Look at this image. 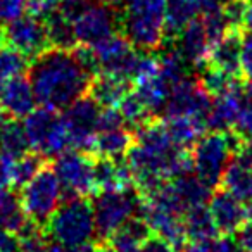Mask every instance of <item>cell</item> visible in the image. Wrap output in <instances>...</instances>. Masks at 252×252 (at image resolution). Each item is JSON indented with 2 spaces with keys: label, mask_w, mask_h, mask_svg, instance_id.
Masks as SVG:
<instances>
[{
  "label": "cell",
  "mask_w": 252,
  "mask_h": 252,
  "mask_svg": "<svg viewBox=\"0 0 252 252\" xmlns=\"http://www.w3.org/2000/svg\"><path fill=\"white\" fill-rule=\"evenodd\" d=\"M28 78L36 102L45 107L64 111L88 94L92 76L81 67L73 50L50 47L32 61Z\"/></svg>",
  "instance_id": "1"
},
{
  "label": "cell",
  "mask_w": 252,
  "mask_h": 252,
  "mask_svg": "<svg viewBox=\"0 0 252 252\" xmlns=\"http://www.w3.org/2000/svg\"><path fill=\"white\" fill-rule=\"evenodd\" d=\"M166 4L168 0H125L121 32L135 49L156 52L166 40Z\"/></svg>",
  "instance_id": "2"
},
{
  "label": "cell",
  "mask_w": 252,
  "mask_h": 252,
  "mask_svg": "<svg viewBox=\"0 0 252 252\" xmlns=\"http://www.w3.org/2000/svg\"><path fill=\"white\" fill-rule=\"evenodd\" d=\"M49 238L64 247H78L97 238L94 204L90 197L63 199L56 213L45 224Z\"/></svg>",
  "instance_id": "3"
},
{
  "label": "cell",
  "mask_w": 252,
  "mask_h": 252,
  "mask_svg": "<svg viewBox=\"0 0 252 252\" xmlns=\"http://www.w3.org/2000/svg\"><path fill=\"white\" fill-rule=\"evenodd\" d=\"M95 214L97 242H104L131 216H138L142 207V195L137 187L130 189L100 190L92 195Z\"/></svg>",
  "instance_id": "4"
},
{
  "label": "cell",
  "mask_w": 252,
  "mask_h": 252,
  "mask_svg": "<svg viewBox=\"0 0 252 252\" xmlns=\"http://www.w3.org/2000/svg\"><path fill=\"white\" fill-rule=\"evenodd\" d=\"M64 199V190L52 164L47 162L25 187H21L19 200L26 216L45 228L50 216Z\"/></svg>",
  "instance_id": "5"
},
{
  "label": "cell",
  "mask_w": 252,
  "mask_h": 252,
  "mask_svg": "<svg viewBox=\"0 0 252 252\" xmlns=\"http://www.w3.org/2000/svg\"><path fill=\"white\" fill-rule=\"evenodd\" d=\"M23 126L32 151L42 154L45 159H56L71 149L64 119L56 109L40 105L23 119Z\"/></svg>",
  "instance_id": "6"
},
{
  "label": "cell",
  "mask_w": 252,
  "mask_h": 252,
  "mask_svg": "<svg viewBox=\"0 0 252 252\" xmlns=\"http://www.w3.org/2000/svg\"><path fill=\"white\" fill-rule=\"evenodd\" d=\"M193 168L206 185L211 189H218L221 185V178L231 159V149L224 131L204 133L195 145L192 147Z\"/></svg>",
  "instance_id": "7"
},
{
  "label": "cell",
  "mask_w": 252,
  "mask_h": 252,
  "mask_svg": "<svg viewBox=\"0 0 252 252\" xmlns=\"http://www.w3.org/2000/svg\"><path fill=\"white\" fill-rule=\"evenodd\" d=\"M94 159L92 154L76 149H69L54 159L52 166L63 185L64 199L92 197L95 193Z\"/></svg>",
  "instance_id": "8"
},
{
  "label": "cell",
  "mask_w": 252,
  "mask_h": 252,
  "mask_svg": "<svg viewBox=\"0 0 252 252\" xmlns=\"http://www.w3.org/2000/svg\"><path fill=\"white\" fill-rule=\"evenodd\" d=\"M100 111L102 107L88 94L73 102L67 109H64L63 119L67 135H69L71 149L90 154L95 137L98 133Z\"/></svg>",
  "instance_id": "9"
},
{
  "label": "cell",
  "mask_w": 252,
  "mask_h": 252,
  "mask_svg": "<svg viewBox=\"0 0 252 252\" xmlns=\"http://www.w3.org/2000/svg\"><path fill=\"white\" fill-rule=\"evenodd\" d=\"M73 25L78 42L94 47L112 33L121 32V14L112 5L100 0H90Z\"/></svg>",
  "instance_id": "10"
},
{
  "label": "cell",
  "mask_w": 252,
  "mask_h": 252,
  "mask_svg": "<svg viewBox=\"0 0 252 252\" xmlns=\"http://www.w3.org/2000/svg\"><path fill=\"white\" fill-rule=\"evenodd\" d=\"M213 102L214 97L200 87L199 78L187 76L171 88L162 111H164V118L197 116L207 121V116L213 109Z\"/></svg>",
  "instance_id": "11"
},
{
  "label": "cell",
  "mask_w": 252,
  "mask_h": 252,
  "mask_svg": "<svg viewBox=\"0 0 252 252\" xmlns=\"http://www.w3.org/2000/svg\"><path fill=\"white\" fill-rule=\"evenodd\" d=\"M5 42L25 54L30 61H33L43 50L50 49L45 19L38 18L32 12L23 14L21 18L14 19L7 25Z\"/></svg>",
  "instance_id": "12"
},
{
  "label": "cell",
  "mask_w": 252,
  "mask_h": 252,
  "mask_svg": "<svg viewBox=\"0 0 252 252\" xmlns=\"http://www.w3.org/2000/svg\"><path fill=\"white\" fill-rule=\"evenodd\" d=\"M94 50L97 54L98 61H100L102 73H114L130 78L138 49H135L133 43L128 40L125 33H112L111 36L94 45Z\"/></svg>",
  "instance_id": "13"
},
{
  "label": "cell",
  "mask_w": 252,
  "mask_h": 252,
  "mask_svg": "<svg viewBox=\"0 0 252 252\" xmlns=\"http://www.w3.org/2000/svg\"><path fill=\"white\" fill-rule=\"evenodd\" d=\"M207 207L213 214L220 235H235L238 228L247 221L245 204L223 187L213 190Z\"/></svg>",
  "instance_id": "14"
},
{
  "label": "cell",
  "mask_w": 252,
  "mask_h": 252,
  "mask_svg": "<svg viewBox=\"0 0 252 252\" xmlns=\"http://www.w3.org/2000/svg\"><path fill=\"white\" fill-rule=\"evenodd\" d=\"M0 104L11 119H25L36 109V95L28 76L11 78L0 83Z\"/></svg>",
  "instance_id": "15"
},
{
  "label": "cell",
  "mask_w": 252,
  "mask_h": 252,
  "mask_svg": "<svg viewBox=\"0 0 252 252\" xmlns=\"http://www.w3.org/2000/svg\"><path fill=\"white\" fill-rule=\"evenodd\" d=\"M176 47L192 67H202L211 52V42L200 18H195L175 38Z\"/></svg>",
  "instance_id": "16"
},
{
  "label": "cell",
  "mask_w": 252,
  "mask_h": 252,
  "mask_svg": "<svg viewBox=\"0 0 252 252\" xmlns=\"http://www.w3.org/2000/svg\"><path fill=\"white\" fill-rule=\"evenodd\" d=\"M242 30H228V33L214 43L207 57V64L224 71L230 76H242Z\"/></svg>",
  "instance_id": "17"
},
{
  "label": "cell",
  "mask_w": 252,
  "mask_h": 252,
  "mask_svg": "<svg viewBox=\"0 0 252 252\" xmlns=\"http://www.w3.org/2000/svg\"><path fill=\"white\" fill-rule=\"evenodd\" d=\"M133 81L123 74L100 73L92 78L88 95L100 107H118L119 102L133 90Z\"/></svg>",
  "instance_id": "18"
},
{
  "label": "cell",
  "mask_w": 252,
  "mask_h": 252,
  "mask_svg": "<svg viewBox=\"0 0 252 252\" xmlns=\"http://www.w3.org/2000/svg\"><path fill=\"white\" fill-rule=\"evenodd\" d=\"M152 233L154 231L144 218L131 216L104 242H107L116 252H140L144 240L151 237Z\"/></svg>",
  "instance_id": "19"
},
{
  "label": "cell",
  "mask_w": 252,
  "mask_h": 252,
  "mask_svg": "<svg viewBox=\"0 0 252 252\" xmlns=\"http://www.w3.org/2000/svg\"><path fill=\"white\" fill-rule=\"evenodd\" d=\"M133 144L135 135L128 126L109 131H98L90 154L94 158H107L116 161V159L126 158V154H128Z\"/></svg>",
  "instance_id": "20"
},
{
  "label": "cell",
  "mask_w": 252,
  "mask_h": 252,
  "mask_svg": "<svg viewBox=\"0 0 252 252\" xmlns=\"http://www.w3.org/2000/svg\"><path fill=\"white\" fill-rule=\"evenodd\" d=\"M164 123L173 144L180 149H192L207 130V121L197 116H173L164 118Z\"/></svg>",
  "instance_id": "21"
},
{
  "label": "cell",
  "mask_w": 252,
  "mask_h": 252,
  "mask_svg": "<svg viewBox=\"0 0 252 252\" xmlns=\"http://www.w3.org/2000/svg\"><path fill=\"white\" fill-rule=\"evenodd\" d=\"M202 14L200 0H168L166 4V40H175L192 19Z\"/></svg>",
  "instance_id": "22"
},
{
  "label": "cell",
  "mask_w": 252,
  "mask_h": 252,
  "mask_svg": "<svg viewBox=\"0 0 252 252\" xmlns=\"http://www.w3.org/2000/svg\"><path fill=\"white\" fill-rule=\"evenodd\" d=\"M171 182L175 185L176 192H178L180 199L187 206V209L209 204V199L213 195V189L209 185H206L195 171L180 175L175 180H171Z\"/></svg>",
  "instance_id": "23"
},
{
  "label": "cell",
  "mask_w": 252,
  "mask_h": 252,
  "mask_svg": "<svg viewBox=\"0 0 252 252\" xmlns=\"http://www.w3.org/2000/svg\"><path fill=\"white\" fill-rule=\"evenodd\" d=\"M30 151H32V145L26 137L23 123H19V119L5 121L0 128V154L18 159L28 154Z\"/></svg>",
  "instance_id": "24"
},
{
  "label": "cell",
  "mask_w": 252,
  "mask_h": 252,
  "mask_svg": "<svg viewBox=\"0 0 252 252\" xmlns=\"http://www.w3.org/2000/svg\"><path fill=\"white\" fill-rule=\"evenodd\" d=\"M185 223V231L189 240H209L220 235L216 228V223L213 220L209 207L206 206H195L189 207L183 216Z\"/></svg>",
  "instance_id": "25"
},
{
  "label": "cell",
  "mask_w": 252,
  "mask_h": 252,
  "mask_svg": "<svg viewBox=\"0 0 252 252\" xmlns=\"http://www.w3.org/2000/svg\"><path fill=\"white\" fill-rule=\"evenodd\" d=\"M47 26V35H49L50 47L63 50H73L78 45L76 32H74V25L71 19H67L59 11H52L45 18Z\"/></svg>",
  "instance_id": "26"
},
{
  "label": "cell",
  "mask_w": 252,
  "mask_h": 252,
  "mask_svg": "<svg viewBox=\"0 0 252 252\" xmlns=\"http://www.w3.org/2000/svg\"><path fill=\"white\" fill-rule=\"evenodd\" d=\"M230 193H233L237 199H240L244 204H249L252 199V171L245 169L237 161L230 159L226 169L221 178V185Z\"/></svg>",
  "instance_id": "27"
},
{
  "label": "cell",
  "mask_w": 252,
  "mask_h": 252,
  "mask_svg": "<svg viewBox=\"0 0 252 252\" xmlns=\"http://www.w3.org/2000/svg\"><path fill=\"white\" fill-rule=\"evenodd\" d=\"M133 92L142 98L145 105L149 107V111L152 114H156L158 111L164 109L166 100L169 97V92H171V87L166 83L161 78V74L156 78H151L147 81H140V83H135Z\"/></svg>",
  "instance_id": "28"
},
{
  "label": "cell",
  "mask_w": 252,
  "mask_h": 252,
  "mask_svg": "<svg viewBox=\"0 0 252 252\" xmlns=\"http://www.w3.org/2000/svg\"><path fill=\"white\" fill-rule=\"evenodd\" d=\"M30 64H32V61L12 45L0 47V83L26 74L30 69Z\"/></svg>",
  "instance_id": "29"
},
{
  "label": "cell",
  "mask_w": 252,
  "mask_h": 252,
  "mask_svg": "<svg viewBox=\"0 0 252 252\" xmlns=\"http://www.w3.org/2000/svg\"><path fill=\"white\" fill-rule=\"evenodd\" d=\"M45 164H47V159L35 151H30L28 154L14 159V166H12V187L14 189L25 187Z\"/></svg>",
  "instance_id": "30"
},
{
  "label": "cell",
  "mask_w": 252,
  "mask_h": 252,
  "mask_svg": "<svg viewBox=\"0 0 252 252\" xmlns=\"http://www.w3.org/2000/svg\"><path fill=\"white\" fill-rule=\"evenodd\" d=\"M118 109H119V112L123 114V118H125L126 126H128L131 131H133L135 128H138V126H142L144 123H147L149 119L156 116V114H152V112L149 111V107L144 104V102H142V98L138 97L133 90H131L130 94L126 95V97L119 102Z\"/></svg>",
  "instance_id": "31"
},
{
  "label": "cell",
  "mask_w": 252,
  "mask_h": 252,
  "mask_svg": "<svg viewBox=\"0 0 252 252\" xmlns=\"http://www.w3.org/2000/svg\"><path fill=\"white\" fill-rule=\"evenodd\" d=\"M94 183L95 193L100 190H114L123 189L121 178H119L118 161L107 158H95L94 159Z\"/></svg>",
  "instance_id": "32"
},
{
  "label": "cell",
  "mask_w": 252,
  "mask_h": 252,
  "mask_svg": "<svg viewBox=\"0 0 252 252\" xmlns=\"http://www.w3.org/2000/svg\"><path fill=\"white\" fill-rule=\"evenodd\" d=\"M200 73H199V83L204 90L207 92L209 95L213 97H218V95L224 94L231 88L233 81L237 80V76H230L226 74L224 71L218 69V67L211 66V64H204L202 67H199ZM242 78V76H240Z\"/></svg>",
  "instance_id": "33"
},
{
  "label": "cell",
  "mask_w": 252,
  "mask_h": 252,
  "mask_svg": "<svg viewBox=\"0 0 252 252\" xmlns=\"http://www.w3.org/2000/svg\"><path fill=\"white\" fill-rule=\"evenodd\" d=\"M19 252H43L49 245V235L45 228L30 220L18 233Z\"/></svg>",
  "instance_id": "34"
},
{
  "label": "cell",
  "mask_w": 252,
  "mask_h": 252,
  "mask_svg": "<svg viewBox=\"0 0 252 252\" xmlns=\"http://www.w3.org/2000/svg\"><path fill=\"white\" fill-rule=\"evenodd\" d=\"M200 19H202L207 38H209V42H211V49H213L214 43H218L226 35L228 30H231L226 18H224L223 11H221V5L220 7L209 9V11H204L202 14H200Z\"/></svg>",
  "instance_id": "35"
},
{
  "label": "cell",
  "mask_w": 252,
  "mask_h": 252,
  "mask_svg": "<svg viewBox=\"0 0 252 252\" xmlns=\"http://www.w3.org/2000/svg\"><path fill=\"white\" fill-rule=\"evenodd\" d=\"M235 130L245 138L252 140V81L244 80L242 88V107L238 114V121L235 125Z\"/></svg>",
  "instance_id": "36"
},
{
  "label": "cell",
  "mask_w": 252,
  "mask_h": 252,
  "mask_svg": "<svg viewBox=\"0 0 252 252\" xmlns=\"http://www.w3.org/2000/svg\"><path fill=\"white\" fill-rule=\"evenodd\" d=\"M251 4L252 0H224L223 4H221V11H223L231 30L244 28Z\"/></svg>",
  "instance_id": "37"
},
{
  "label": "cell",
  "mask_w": 252,
  "mask_h": 252,
  "mask_svg": "<svg viewBox=\"0 0 252 252\" xmlns=\"http://www.w3.org/2000/svg\"><path fill=\"white\" fill-rule=\"evenodd\" d=\"M28 11V0H0V25H9Z\"/></svg>",
  "instance_id": "38"
},
{
  "label": "cell",
  "mask_w": 252,
  "mask_h": 252,
  "mask_svg": "<svg viewBox=\"0 0 252 252\" xmlns=\"http://www.w3.org/2000/svg\"><path fill=\"white\" fill-rule=\"evenodd\" d=\"M123 126H126V123L118 107H102L100 118H98V131L116 130Z\"/></svg>",
  "instance_id": "39"
},
{
  "label": "cell",
  "mask_w": 252,
  "mask_h": 252,
  "mask_svg": "<svg viewBox=\"0 0 252 252\" xmlns=\"http://www.w3.org/2000/svg\"><path fill=\"white\" fill-rule=\"evenodd\" d=\"M242 78L252 81V33H245L242 42Z\"/></svg>",
  "instance_id": "40"
},
{
  "label": "cell",
  "mask_w": 252,
  "mask_h": 252,
  "mask_svg": "<svg viewBox=\"0 0 252 252\" xmlns=\"http://www.w3.org/2000/svg\"><path fill=\"white\" fill-rule=\"evenodd\" d=\"M140 252H176V249L164 237H161L158 233H152L151 237L144 240Z\"/></svg>",
  "instance_id": "41"
},
{
  "label": "cell",
  "mask_w": 252,
  "mask_h": 252,
  "mask_svg": "<svg viewBox=\"0 0 252 252\" xmlns=\"http://www.w3.org/2000/svg\"><path fill=\"white\" fill-rule=\"evenodd\" d=\"M88 2H90V0H59L57 11L66 16L67 19L74 21V19L83 12V9L88 5Z\"/></svg>",
  "instance_id": "42"
},
{
  "label": "cell",
  "mask_w": 252,
  "mask_h": 252,
  "mask_svg": "<svg viewBox=\"0 0 252 252\" xmlns=\"http://www.w3.org/2000/svg\"><path fill=\"white\" fill-rule=\"evenodd\" d=\"M59 0H28V12L45 19L52 11H56Z\"/></svg>",
  "instance_id": "43"
},
{
  "label": "cell",
  "mask_w": 252,
  "mask_h": 252,
  "mask_svg": "<svg viewBox=\"0 0 252 252\" xmlns=\"http://www.w3.org/2000/svg\"><path fill=\"white\" fill-rule=\"evenodd\" d=\"M242 252H252V220H247L235 233Z\"/></svg>",
  "instance_id": "44"
},
{
  "label": "cell",
  "mask_w": 252,
  "mask_h": 252,
  "mask_svg": "<svg viewBox=\"0 0 252 252\" xmlns=\"http://www.w3.org/2000/svg\"><path fill=\"white\" fill-rule=\"evenodd\" d=\"M12 166H14V159L0 154V187L4 189L12 187Z\"/></svg>",
  "instance_id": "45"
},
{
  "label": "cell",
  "mask_w": 252,
  "mask_h": 252,
  "mask_svg": "<svg viewBox=\"0 0 252 252\" xmlns=\"http://www.w3.org/2000/svg\"><path fill=\"white\" fill-rule=\"evenodd\" d=\"M0 252H19L18 235L0 226Z\"/></svg>",
  "instance_id": "46"
},
{
  "label": "cell",
  "mask_w": 252,
  "mask_h": 252,
  "mask_svg": "<svg viewBox=\"0 0 252 252\" xmlns=\"http://www.w3.org/2000/svg\"><path fill=\"white\" fill-rule=\"evenodd\" d=\"M231 159L237 161L240 166H244L245 169L252 171V140H245L244 145L240 147V151L231 156Z\"/></svg>",
  "instance_id": "47"
},
{
  "label": "cell",
  "mask_w": 252,
  "mask_h": 252,
  "mask_svg": "<svg viewBox=\"0 0 252 252\" xmlns=\"http://www.w3.org/2000/svg\"><path fill=\"white\" fill-rule=\"evenodd\" d=\"M183 252H216V237L209 240H189Z\"/></svg>",
  "instance_id": "48"
},
{
  "label": "cell",
  "mask_w": 252,
  "mask_h": 252,
  "mask_svg": "<svg viewBox=\"0 0 252 252\" xmlns=\"http://www.w3.org/2000/svg\"><path fill=\"white\" fill-rule=\"evenodd\" d=\"M43 252H71V249L64 247L61 244H56V242H49V245H47Z\"/></svg>",
  "instance_id": "49"
},
{
  "label": "cell",
  "mask_w": 252,
  "mask_h": 252,
  "mask_svg": "<svg viewBox=\"0 0 252 252\" xmlns=\"http://www.w3.org/2000/svg\"><path fill=\"white\" fill-rule=\"evenodd\" d=\"M95 249H97V252H116L114 249L107 244V242H97L95 240Z\"/></svg>",
  "instance_id": "50"
},
{
  "label": "cell",
  "mask_w": 252,
  "mask_h": 252,
  "mask_svg": "<svg viewBox=\"0 0 252 252\" xmlns=\"http://www.w3.org/2000/svg\"><path fill=\"white\" fill-rule=\"evenodd\" d=\"M244 28L247 30L249 33H252V4H251V7H249V12H247V18H245Z\"/></svg>",
  "instance_id": "51"
},
{
  "label": "cell",
  "mask_w": 252,
  "mask_h": 252,
  "mask_svg": "<svg viewBox=\"0 0 252 252\" xmlns=\"http://www.w3.org/2000/svg\"><path fill=\"white\" fill-rule=\"evenodd\" d=\"M100 2H104V4H107V5H112V7H118V5L125 4V0H100Z\"/></svg>",
  "instance_id": "52"
},
{
  "label": "cell",
  "mask_w": 252,
  "mask_h": 252,
  "mask_svg": "<svg viewBox=\"0 0 252 252\" xmlns=\"http://www.w3.org/2000/svg\"><path fill=\"white\" fill-rule=\"evenodd\" d=\"M5 43V28H2V25H0V47H4Z\"/></svg>",
  "instance_id": "53"
},
{
  "label": "cell",
  "mask_w": 252,
  "mask_h": 252,
  "mask_svg": "<svg viewBox=\"0 0 252 252\" xmlns=\"http://www.w3.org/2000/svg\"><path fill=\"white\" fill-rule=\"evenodd\" d=\"M5 111H4V107H2V104H0V128H2V125L5 123Z\"/></svg>",
  "instance_id": "54"
},
{
  "label": "cell",
  "mask_w": 252,
  "mask_h": 252,
  "mask_svg": "<svg viewBox=\"0 0 252 252\" xmlns=\"http://www.w3.org/2000/svg\"><path fill=\"white\" fill-rule=\"evenodd\" d=\"M249 204H252V199H251V202H249Z\"/></svg>",
  "instance_id": "55"
}]
</instances>
